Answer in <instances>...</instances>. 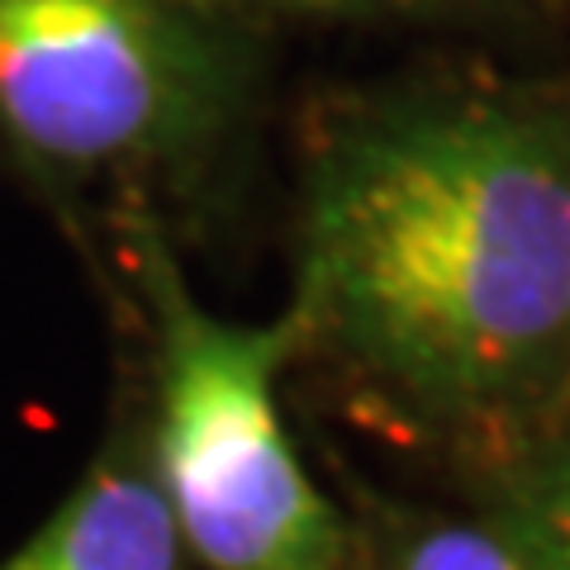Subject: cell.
Segmentation results:
<instances>
[{
  "instance_id": "2",
  "label": "cell",
  "mask_w": 570,
  "mask_h": 570,
  "mask_svg": "<svg viewBox=\"0 0 570 570\" xmlns=\"http://www.w3.org/2000/svg\"><path fill=\"white\" fill-rule=\"evenodd\" d=\"M129 276L148 318V461L195 570H356V538L318 490L281 414L291 318L209 309L148 205L124 214Z\"/></svg>"
},
{
  "instance_id": "3",
  "label": "cell",
  "mask_w": 570,
  "mask_h": 570,
  "mask_svg": "<svg viewBox=\"0 0 570 570\" xmlns=\"http://www.w3.org/2000/svg\"><path fill=\"white\" fill-rule=\"evenodd\" d=\"M262 86V29L190 0H0V163L48 195L209 163Z\"/></svg>"
},
{
  "instance_id": "1",
  "label": "cell",
  "mask_w": 570,
  "mask_h": 570,
  "mask_svg": "<svg viewBox=\"0 0 570 570\" xmlns=\"http://www.w3.org/2000/svg\"><path fill=\"white\" fill-rule=\"evenodd\" d=\"M299 356L423 414H490L570 356V115L485 91L356 100L309 138Z\"/></svg>"
},
{
  "instance_id": "7",
  "label": "cell",
  "mask_w": 570,
  "mask_h": 570,
  "mask_svg": "<svg viewBox=\"0 0 570 570\" xmlns=\"http://www.w3.org/2000/svg\"><path fill=\"white\" fill-rule=\"evenodd\" d=\"M190 6L262 29L266 20H395V14H433L442 6H452V0H190Z\"/></svg>"
},
{
  "instance_id": "6",
  "label": "cell",
  "mask_w": 570,
  "mask_h": 570,
  "mask_svg": "<svg viewBox=\"0 0 570 570\" xmlns=\"http://www.w3.org/2000/svg\"><path fill=\"white\" fill-rule=\"evenodd\" d=\"M390 570H542L494 523H419L395 538Z\"/></svg>"
},
{
  "instance_id": "5",
  "label": "cell",
  "mask_w": 570,
  "mask_h": 570,
  "mask_svg": "<svg viewBox=\"0 0 570 570\" xmlns=\"http://www.w3.org/2000/svg\"><path fill=\"white\" fill-rule=\"evenodd\" d=\"M494 528H504L542 570H570V438L528 461Z\"/></svg>"
},
{
  "instance_id": "4",
  "label": "cell",
  "mask_w": 570,
  "mask_h": 570,
  "mask_svg": "<svg viewBox=\"0 0 570 570\" xmlns=\"http://www.w3.org/2000/svg\"><path fill=\"white\" fill-rule=\"evenodd\" d=\"M0 570H195L153 475L148 442L115 433L81 485Z\"/></svg>"
}]
</instances>
